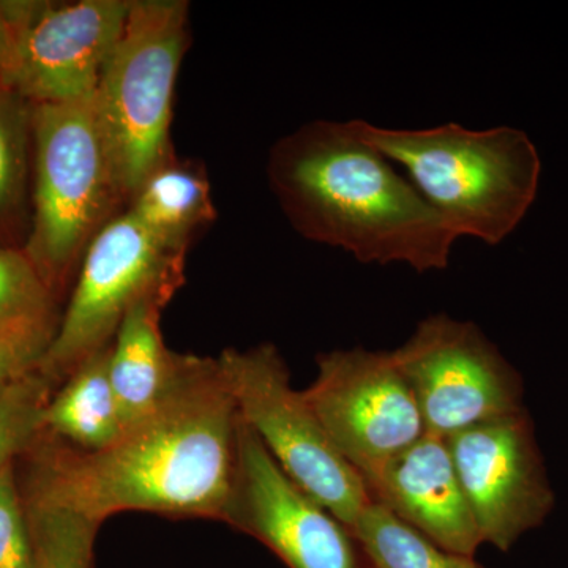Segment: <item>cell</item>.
Instances as JSON below:
<instances>
[{
  "label": "cell",
  "instance_id": "6da1fadb",
  "mask_svg": "<svg viewBox=\"0 0 568 568\" xmlns=\"http://www.w3.org/2000/svg\"><path fill=\"white\" fill-rule=\"evenodd\" d=\"M241 422L219 361L186 355L171 394L110 446L41 448L28 506L69 511L99 526L125 511L223 521Z\"/></svg>",
  "mask_w": 568,
  "mask_h": 568
},
{
  "label": "cell",
  "instance_id": "7a4b0ae2",
  "mask_svg": "<svg viewBox=\"0 0 568 568\" xmlns=\"http://www.w3.org/2000/svg\"><path fill=\"white\" fill-rule=\"evenodd\" d=\"M267 181L287 222L308 241L420 274L450 263L457 235L353 121H312L280 138Z\"/></svg>",
  "mask_w": 568,
  "mask_h": 568
},
{
  "label": "cell",
  "instance_id": "3957f363",
  "mask_svg": "<svg viewBox=\"0 0 568 568\" xmlns=\"http://www.w3.org/2000/svg\"><path fill=\"white\" fill-rule=\"evenodd\" d=\"M353 125L362 140L403 171L457 239L503 244L536 201L540 155L528 134L514 126Z\"/></svg>",
  "mask_w": 568,
  "mask_h": 568
},
{
  "label": "cell",
  "instance_id": "277c9868",
  "mask_svg": "<svg viewBox=\"0 0 568 568\" xmlns=\"http://www.w3.org/2000/svg\"><path fill=\"white\" fill-rule=\"evenodd\" d=\"M32 216L22 250L58 295L95 235L125 211L95 95L32 104Z\"/></svg>",
  "mask_w": 568,
  "mask_h": 568
},
{
  "label": "cell",
  "instance_id": "5b68a950",
  "mask_svg": "<svg viewBox=\"0 0 568 568\" xmlns=\"http://www.w3.org/2000/svg\"><path fill=\"white\" fill-rule=\"evenodd\" d=\"M189 37L185 0H132L104 65L95 104L126 205L145 178L175 153V82Z\"/></svg>",
  "mask_w": 568,
  "mask_h": 568
},
{
  "label": "cell",
  "instance_id": "8992f818",
  "mask_svg": "<svg viewBox=\"0 0 568 568\" xmlns=\"http://www.w3.org/2000/svg\"><path fill=\"white\" fill-rule=\"evenodd\" d=\"M216 361L242 420L276 465L349 530L373 497L332 443L304 392L293 387L280 351L263 343L224 349Z\"/></svg>",
  "mask_w": 568,
  "mask_h": 568
},
{
  "label": "cell",
  "instance_id": "52a82bcc",
  "mask_svg": "<svg viewBox=\"0 0 568 568\" xmlns=\"http://www.w3.org/2000/svg\"><path fill=\"white\" fill-rule=\"evenodd\" d=\"M186 253L162 244L129 211L115 215L82 257L41 375L62 384L82 362L111 345L141 297L162 287L181 290Z\"/></svg>",
  "mask_w": 568,
  "mask_h": 568
},
{
  "label": "cell",
  "instance_id": "ba28073f",
  "mask_svg": "<svg viewBox=\"0 0 568 568\" xmlns=\"http://www.w3.org/2000/svg\"><path fill=\"white\" fill-rule=\"evenodd\" d=\"M392 354L413 390L426 433L448 437L521 413L517 375L469 321L444 313L428 316Z\"/></svg>",
  "mask_w": 568,
  "mask_h": 568
},
{
  "label": "cell",
  "instance_id": "9c48e42d",
  "mask_svg": "<svg viewBox=\"0 0 568 568\" xmlns=\"http://www.w3.org/2000/svg\"><path fill=\"white\" fill-rule=\"evenodd\" d=\"M306 403L362 478L425 435L424 418L394 354L364 347L320 355Z\"/></svg>",
  "mask_w": 568,
  "mask_h": 568
},
{
  "label": "cell",
  "instance_id": "30bf717a",
  "mask_svg": "<svg viewBox=\"0 0 568 568\" xmlns=\"http://www.w3.org/2000/svg\"><path fill=\"white\" fill-rule=\"evenodd\" d=\"M130 9L132 0H10L17 40L3 88L31 104L91 99Z\"/></svg>",
  "mask_w": 568,
  "mask_h": 568
},
{
  "label": "cell",
  "instance_id": "8fae6325",
  "mask_svg": "<svg viewBox=\"0 0 568 568\" xmlns=\"http://www.w3.org/2000/svg\"><path fill=\"white\" fill-rule=\"evenodd\" d=\"M223 521L263 541L290 568H365L346 526L283 473L244 420Z\"/></svg>",
  "mask_w": 568,
  "mask_h": 568
},
{
  "label": "cell",
  "instance_id": "7c38bea8",
  "mask_svg": "<svg viewBox=\"0 0 568 568\" xmlns=\"http://www.w3.org/2000/svg\"><path fill=\"white\" fill-rule=\"evenodd\" d=\"M447 440L481 540L508 551L552 506L528 420L491 418Z\"/></svg>",
  "mask_w": 568,
  "mask_h": 568
},
{
  "label": "cell",
  "instance_id": "4fadbf2b",
  "mask_svg": "<svg viewBox=\"0 0 568 568\" xmlns=\"http://www.w3.org/2000/svg\"><path fill=\"white\" fill-rule=\"evenodd\" d=\"M364 481L373 499L440 548L474 558L484 544L447 437L425 433Z\"/></svg>",
  "mask_w": 568,
  "mask_h": 568
},
{
  "label": "cell",
  "instance_id": "5bb4252c",
  "mask_svg": "<svg viewBox=\"0 0 568 568\" xmlns=\"http://www.w3.org/2000/svg\"><path fill=\"white\" fill-rule=\"evenodd\" d=\"M178 290L145 294L126 312L110 346V376L123 424L151 414L171 394L185 368L186 355L164 345L162 315Z\"/></svg>",
  "mask_w": 568,
  "mask_h": 568
},
{
  "label": "cell",
  "instance_id": "9a60e30c",
  "mask_svg": "<svg viewBox=\"0 0 568 568\" xmlns=\"http://www.w3.org/2000/svg\"><path fill=\"white\" fill-rule=\"evenodd\" d=\"M125 211L162 244L189 252L193 239L216 220L204 164L174 153L145 178Z\"/></svg>",
  "mask_w": 568,
  "mask_h": 568
},
{
  "label": "cell",
  "instance_id": "2e32d148",
  "mask_svg": "<svg viewBox=\"0 0 568 568\" xmlns=\"http://www.w3.org/2000/svg\"><path fill=\"white\" fill-rule=\"evenodd\" d=\"M110 346L82 362L44 409L43 432L78 450H100L125 429L111 383Z\"/></svg>",
  "mask_w": 568,
  "mask_h": 568
},
{
  "label": "cell",
  "instance_id": "e0dca14e",
  "mask_svg": "<svg viewBox=\"0 0 568 568\" xmlns=\"http://www.w3.org/2000/svg\"><path fill=\"white\" fill-rule=\"evenodd\" d=\"M368 568H484L440 548L373 499L349 528Z\"/></svg>",
  "mask_w": 568,
  "mask_h": 568
},
{
  "label": "cell",
  "instance_id": "ac0fdd59",
  "mask_svg": "<svg viewBox=\"0 0 568 568\" xmlns=\"http://www.w3.org/2000/svg\"><path fill=\"white\" fill-rule=\"evenodd\" d=\"M32 151V104L0 85V241L6 244L28 223Z\"/></svg>",
  "mask_w": 568,
  "mask_h": 568
},
{
  "label": "cell",
  "instance_id": "d6986e66",
  "mask_svg": "<svg viewBox=\"0 0 568 568\" xmlns=\"http://www.w3.org/2000/svg\"><path fill=\"white\" fill-rule=\"evenodd\" d=\"M59 323L55 295L22 246L0 241V327L54 338Z\"/></svg>",
  "mask_w": 568,
  "mask_h": 568
},
{
  "label": "cell",
  "instance_id": "ffe728a7",
  "mask_svg": "<svg viewBox=\"0 0 568 568\" xmlns=\"http://www.w3.org/2000/svg\"><path fill=\"white\" fill-rule=\"evenodd\" d=\"M37 568H91L99 525L89 519L28 506Z\"/></svg>",
  "mask_w": 568,
  "mask_h": 568
},
{
  "label": "cell",
  "instance_id": "44dd1931",
  "mask_svg": "<svg viewBox=\"0 0 568 568\" xmlns=\"http://www.w3.org/2000/svg\"><path fill=\"white\" fill-rule=\"evenodd\" d=\"M55 384L40 369L0 394V474L43 433V416Z\"/></svg>",
  "mask_w": 568,
  "mask_h": 568
},
{
  "label": "cell",
  "instance_id": "7402d4cb",
  "mask_svg": "<svg viewBox=\"0 0 568 568\" xmlns=\"http://www.w3.org/2000/svg\"><path fill=\"white\" fill-rule=\"evenodd\" d=\"M0 568H37L31 525L13 465L0 474Z\"/></svg>",
  "mask_w": 568,
  "mask_h": 568
},
{
  "label": "cell",
  "instance_id": "603a6c76",
  "mask_svg": "<svg viewBox=\"0 0 568 568\" xmlns=\"http://www.w3.org/2000/svg\"><path fill=\"white\" fill-rule=\"evenodd\" d=\"M51 342L50 335L0 327V394L40 369Z\"/></svg>",
  "mask_w": 568,
  "mask_h": 568
},
{
  "label": "cell",
  "instance_id": "cb8c5ba5",
  "mask_svg": "<svg viewBox=\"0 0 568 568\" xmlns=\"http://www.w3.org/2000/svg\"><path fill=\"white\" fill-rule=\"evenodd\" d=\"M17 28L11 17L10 0H0V85H3L13 55Z\"/></svg>",
  "mask_w": 568,
  "mask_h": 568
},
{
  "label": "cell",
  "instance_id": "d4e9b609",
  "mask_svg": "<svg viewBox=\"0 0 568 568\" xmlns=\"http://www.w3.org/2000/svg\"><path fill=\"white\" fill-rule=\"evenodd\" d=\"M365 568H368V567L365 566Z\"/></svg>",
  "mask_w": 568,
  "mask_h": 568
}]
</instances>
